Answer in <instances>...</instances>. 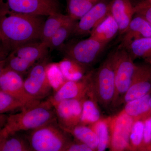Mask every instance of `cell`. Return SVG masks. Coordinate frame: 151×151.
Masks as SVG:
<instances>
[{
    "mask_svg": "<svg viewBox=\"0 0 151 151\" xmlns=\"http://www.w3.org/2000/svg\"><path fill=\"white\" fill-rule=\"evenodd\" d=\"M41 16L0 11V38L6 50L40 39L44 21Z\"/></svg>",
    "mask_w": 151,
    "mask_h": 151,
    "instance_id": "obj_1",
    "label": "cell"
},
{
    "mask_svg": "<svg viewBox=\"0 0 151 151\" xmlns=\"http://www.w3.org/2000/svg\"><path fill=\"white\" fill-rule=\"evenodd\" d=\"M57 121L55 110L48 100L9 116L0 132V137L20 131H33Z\"/></svg>",
    "mask_w": 151,
    "mask_h": 151,
    "instance_id": "obj_2",
    "label": "cell"
},
{
    "mask_svg": "<svg viewBox=\"0 0 151 151\" xmlns=\"http://www.w3.org/2000/svg\"><path fill=\"white\" fill-rule=\"evenodd\" d=\"M116 91L113 52L92 72L91 84L88 96L106 109L113 106Z\"/></svg>",
    "mask_w": 151,
    "mask_h": 151,
    "instance_id": "obj_3",
    "label": "cell"
},
{
    "mask_svg": "<svg viewBox=\"0 0 151 151\" xmlns=\"http://www.w3.org/2000/svg\"><path fill=\"white\" fill-rule=\"evenodd\" d=\"M69 134L54 122L32 131L30 146L34 151H63L72 142Z\"/></svg>",
    "mask_w": 151,
    "mask_h": 151,
    "instance_id": "obj_4",
    "label": "cell"
},
{
    "mask_svg": "<svg viewBox=\"0 0 151 151\" xmlns=\"http://www.w3.org/2000/svg\"><path fill=\"white\" fill-rule=\"evenodd\" d=\"M113 54L116 85L113 106H116L121 101L123 102L124 95L132 84L137 65L126 48L120 46Z\"/></svg>",
    "mask_w": 151,
    "mask_h": 151,
    "instance_id": "obj_5",
    "label": "cell"
},
{
    "mask_svg": "<svg viewBox=\"0 0 151 151\" xmlns=\"http://www.w3.org/2000/svg\"><path fill=\"white\" fill-rule=\"evenodd\" d=\"M106 45L89 37L65 47L64 53L68 59L85 67L96 62Z\"/></svg>",
    "mask_w": 151,
    "mask_h": 151,
    "instance_id": "obj_6",
    "label": "cell"
},
{
    "mask_svg": "<svg viewBox=\"0 0 151 151\" xmlns=\"http://www.w3.org/2000/svg\"><path fill=\"white\" fill-rule=\"evenodd\" d=\"M0 11L41 16L59 12L58 3L55 0H0Z\"/></svg>",
    "mask_w": 151,
    "mask_h": 151,
    "instance_id": "obj_7",
    "label": "cell"
},
{
    "mask_svg": "<svg viewBox=\"0 0 151 151\" xmlns=\"http://www.w3.org/2000/svg\"><path fill=\"white\" fill-rule=\"evenodd\" d=\"M48 65L46 57L31 68L24 80L26 91L36 100L48 97L53 90L47 76Z\"/></svg>",
    "mask_w": 151,
    "mask_h": 151,
    "instance_id": "obj_8",
    "label": "cell"
},
{
    "mask_svg": "<svg viewBox=\"0 0 151 151\" xmlns=\"http://www.w3.org/2000/svg\"><path fill=\"white\" fill-rule=\"evenodd\" d=\"M0 91L21 100L28 108L41 102L34 99L26 91L22 75L6 68L1 67Z\"/></svg>",
    "mask_w": 151,
    "mask_h": 151,
    "instance_id": "obj_9",
    "label": "cell"
},
{
    "mask_svg": "<svg viewBox=\"0 0 151 151\" xmlns=\"http://www.w3.org/2000/svg\"><path fill=\"white\" fill-rule=\"evenodd\" d=\"M111 121L109 127L113 151H124L129 146L130 134L134 120L122 111Z\"/></svg>",
    "mask_w": 151,
    "mask_h": 151,
    "instance_id": "obj_10",
    "label": "cell"
},
{
    "mask_svg": "<svg viewBox=\"0 0 151 151\" xmlns=\"http://www.w3.org/2000/svg\"><path fill=\"white\" fill-rule=\"evenodd\" d=\"M91 83V72L78 81H67L48 100L53 106L63 100H83L88 95Z\"/></svg>",
    "mask_w": 151,
    "mask_h": 151,
    "instance_id": "obj_11",
    "label": "cell"
},
{
    "mask_svg": "<svg viewBox=\"0 0 151 151\" xmlns=\"http://www.w3.org/2000/svg\"><path fill=\"white\" fill-rule=\"evenodd\" d=\"M82 100L77 99L63 100L53 106L58 125L67 133L80 124Z\"/></svg>",
    "mask_w": 151,
    "mask_h": 151,
    "instance_id": "obj_12",
    "label": "cell"
},
{
    "mask_svg": "<svg viewBox=\"0 0 151 151\" xmlns=\"http://www.w3.org/2000/svg\"><path fill=\"white\" fill-rule=\"evenodd\" d=\"M151 93V65H137L132 84L123 98L126 103Z\"/></svg>",
    "mask_w": 151,
    "mask_h": 151,
    "instance_id": "obj_13",
    "label": "cell"
},
{
    "mask_svg": "<svg viewBox=\"0 0 151 151\" xmlns=\"http://www.w3.org/2000/svg\"><path fill=\"white\" fill-rule=\"evenodd\" d=\"M109 4L99 1L77 22L74 34L83 35L90 33L109 14Z\"/></svg>",
    "mask_w": 151,
    "mask_h": 151,
    "instance_id": "obj_14",
    "label": "cell"
},
{
    "mask_svg": "<svg viewBox=\"0 0 151 151\" xmlns=\"http://www.w3.org/2000/svg\"><path fill=\"white\" fill-rule=\"evenodd\" d=\"M109 13L119 26V33L124 34L135 14L130 0H112L109 4Z\"/></svg>",
    "mask_w": 151,
    "mask_h": 151,
    "instance_id": "obj_15",
    "label": "cell"
},
{
    "mask_svg": "<svg viewBox=\"0 0 151 151\" xmlns=\"http://www.w3.org/2000/svg\"><path fill=\"white\" fill-rule=\"evenodd\" d=\"M124 35L120 46L127 48L135 40L151 37V24L142 17L136 14Z\"/></svg>",
    "mask_w": 151,
    "mask_h": 151,
    "instance_id": "obj_16",
    "label": "cell"
},
{
    "mask_svg": "<svg viewBox=\"0 0 151 151\" xmlns=\"http://www.w3.org/2000/svg\"><path fill=\"white\" fill-rule=\"evenodd\" d=\"M49 49L46 44L35 41L19 47L11 53L34 65L46 58Z\"/></svg>",
    "mask_w": 151,
    "mask_h": 151,
    "instance_id": "obj_17",
    "label": "cell"
},
{
    "mask_svg": "<svg viewBox=\"0 0 151 151\" xmlns=\"http://www.w3.org/2000/svg\"><path fill=\"white\" fill-rule=\"evenodd\" d=\"M119 33V26L111 14L90 32V37L107 44Z\"/></svg>",
    "mask_w": 151,
    "mask_h": 151,
    "instance_id": "obj_18",
    "label": "cell"
},
{
    "mask_svg": "<svg viewBox=\"0 0 151 151\" xmlns=\"http://www.w3.org/2000/svg\"><path fill=\"white\" fill-rule=\"evenodd\" d=\"M151 96V93L125 103L123 112L133 118L134 121H144L151 116L150 107Z\"/></svg>",
    "mask_w": 151,
    "mask_h": 151,
    "instance_id": "obj_19",
    "label": "cell"
},
{
    "mask_svg": "<svg viewBox=\"0 0 151 151\" xmlns=\"http://www.w3.org/2000/svg\"><path fill=\"white\" fill-rule=\"evenodd\" d=\"M71 19L68 15L63 14L59 12L48 16L42 27L40 40L48 45L50 39L58 30Z\"/></svg>",
    "mask_w": 151,
    "mask_h": 151,
    "instance_id": "obj_20",
    "label": "cell"
},
{
    "mask_svg": "<svg viewBox=\"0 0 151 151\" xmlns=\"http://www.w3.org/2000/svg\"><path fill=\"white\" fill-rule=\"evenodd\" d=\"M68 133L72 135L78 142L88 146L94 151L97 150L99 144L98 137L89 126L79 124Z\"/></svg>",
    "mask_w": 151,
    "mask_h": 151,
    "instance_id": "obj_21",
    "label": "cell"
},
{
    "mask_svg": "<svg viewBox=\"0 0 151 151\" xmlns=\"http://www.w3.org/2000/svg\"><path fill=\"white\" fill-rule=\"evenodd\" d=\"M126 49L134 59L141 58L151 65V37L135 40Z\"/></svg>",
    "mask_w": 151,
    "mask_h": 151,
    "instance_id": "obj_22",
    "label": "cell"
},
{
    "mask_svg": "<svg viewBox=\"0 0 151 151\" xmlns=\"http://www.w3.org/2000/svg\"><path fill=\"white\" fill-rule=\"evenodd\" d=\"M100 1L66 0L68 15L74 20H79Z\"/></svg>",
    "mask_w": 151,
    "mask_h": 151,
    "instance_id": "obj_23",
    "label": "cell"
},
{
    "mask_svg": "<svg viewBox=\"0 0 151 151\" xmlns=\"http://www.w3.org/2000/svg\"><path fill=\"white\" fill-rule=\"evenodd\" d=\"M85 97L82 101V112L80 124L90 125L101 120V114L96 102L92 97Z\"/></svg>",
    "mask_w": 151,
    "mask_h": 151,
    "instance_id": "obj_24",
    "label": "cell"
},
{
    "mask_svg": "<svg viewBox=\"0 0 151 151\" xmlns=\"http://www.w3.org/2000/svg\"><path fill=\"white\" fill-rule=\"evenodd\" d=\"M77 24V21L71 19L62 25L49 42V49L52 50L62 47L65 41L70 35L74 33Z\"/></svg>",
    "mask_w": 151,
    "mask_h": 151,
    "instance_id": "obj_25",
    "label": "cell"
},
{
    "mask_svg": "<svg viewBox=\"0 0 151 151\" xmlns=\"http://www.w3.org/2000/svg\"><path fill=\"white\" fill-rule=\"evenodd\" d=\"M109 123L106 120L101 119L89 127L97 134L99 144L96 151H105L108 148L110 140Z\"/></svg>",
    "mask_w": 151,
    "mask_h": 151,
    "instance_id": "obj_26",
    "label": "cell"
},
{
    "mask_svg": "<svg viewBox=\"0 0 151 151\" xmlns=\"http://www.w3.org/2000/svg\"><path fill=\"white\" fill-rule=\"evenodd\" d=\"M1 63V67L9 68L22 75L29 72L34 65L12 53Z\"/></svg>",
    "mask_w": 151,
    "mask_h": 151,
    "instance_id": "obj_27",
    "label": "cell"
},
{
    "mask_svg": "<svg viewBox=\"0 0 151 151\" xmlns=\"http://www.w3.org/2000/svg\"><path fill=\"white\" fill-rule=\"evenodd\" d=\"M59 67L67 81H78L84 76V67L72 60L61 63Z\"/></svg>",
    "mask_w": 151,
    "mask_h": 151,
    "instance_id": "obj_28",
    "label": "cell"
},
{
    "mask_svg": "<svg viewBox=\"0 0 151 151\" xmlns=\"http://www.w3.org/2000/svg\"><path fill=\"white\" fill-rule=\"evenodd\" d=\"M28 108L25 104L7 93L0 91V113H7Z\"/></svg>",
    "mask_w": 151,
    "mask_h": 151,
    "instance_id": "obj_29",
    "label": "cell"
},
{
    "mask_svg": "<svg viewBox=\"0 0 151 151\" xmlns=\"http://www.w3.org/2000/svg\"><path fill=\"white\" fill-rule=\"evenodd\" d=\"M144 121L141 120L134 121L130 137V144L132 145L133 148L141 149V151H144Z\"/></svg>",
    "mask_w": 151,
    "mask_h": 151,
    "instance_id": "obj_30",
    "label": "cell"
},
{
    "mask_svg": "<svg viewBox=\"0 0 151 151\" xmlns=\"http://www.w3.org/2000/svg\"><path fill=\"white\" fill-rule=\"evenodd\" d=\"M47 73L49 80L54 93L58 91L67 81L63 74L59 65L48 64Z\"/></svg>",
    "mask_w": 151,
    "mask_h": 151,
    "instance_id": "obj_31",
    "label": "cell"
},
{
    "mask_svg": "<svg viewBox=\"0 0 151 151\" xmlns=\"http://www.w3.org/2000/svg\"><path fill=\"white\" fill-rule=\"evenodd\" d=\"M15 134L1 138L0 151H25L22 140Z\"/></svg>",
    "mask_w": 151,
    "mask_h": 151,
    "instance_id": "obj_32",
    "label": "cell"
},
{
    "mask_svg": "<svg viewBox=\"0 0 151 151\" xmlns=\"http://www.w3.org/2000/svg\"><path fill=\"white\" fill-rule=\"evenodd\" d=\"M134 8L135 14L142 17L151 24V3L147 0H142Z\"/></svg>",
    "mask_w": 151,
    "mask_h": 151,
    "instance_id": "obj_33",
    "label": "cell"
},
{
    "mask_svg": "<svg viewBox=\"0 0 151 151\" xmlns=\"http://www.w3.org/2000/svg\"><path fill=\"white\" fill-rule=\"evenodd\" d=\"M144 151H148L151 145V116L144 121Z\"/></svg>",
    "mask_w": 151,
    "mask_h": 151,
    "instance_id": "obj_34",
    "label": "cell"
},
{
    "mask_svg": "<svg viewBox=\"0 0 151 151\" xmlns=\"http://www.w3.org/2000/svg\"><path fill=\"white\" fill-rule=\"evenodd\" d=\"M63 151H95L83 143L77 142H71Z\"/></svg>",
    "mask_w": 151,
    "mask_h": 151,
    "instance_id": "obj_35",
    "label": "cell"
},
{
    "mask_svg": "<svg viewBox=\"0 0 151 151\" xmlns=\"http://www.w3.org/2000/svg\"><path fill=\"white\" fill-rule=\"evenodd\" d=\"M150 113L151 114V96L150 98Z\"/></svg>",
    "mask_w": 151,
    "mask_h": 151,
    "instance_id": "obj_36",
    "label": "cell"
},
{
    "mask_svg": "<svg viewBox=\"0 0 151 151\" xmlns=\"http://www.w3.org/2000/svg\"><path fill=\"white\" fill-rule=\"evenodd\" d=\"M148 151H151V146H150V147H149Z\"/></svg>",
    "mask_w": 151,
    "mask_h": 151,
    "instance_id": "obj_37",
    "label": "cell"
},
{
    "mask_svg": "<svg viewBox=\"0 0 151 151\" xmlns=\"http://www.w3.org/2000/svg\"><path fill=\"white\" fill-rule=\"evenodd\" d=\"M147 1H148L149 2L151 3V0H147Z\"/></svg>",
    "mask_w": 151,
    "mask_h": 151,
    "instance_id": "obj_38",
    "label": "cell"
},
{
    "mask_svg": "<svg viewBox=\"0 0 151 151\" xmlns=\"http://www.w3.org/2000/svg\"><path fill=\"white\" fill-rule=\"evenodd\" d=\"M55 1H57V0H55Z\"/></svg>",
    "mask_w": 151,
    "mask_h": 151,
    "instance_id": "obj_39",
    "label": "cell"
}]
</instances>
